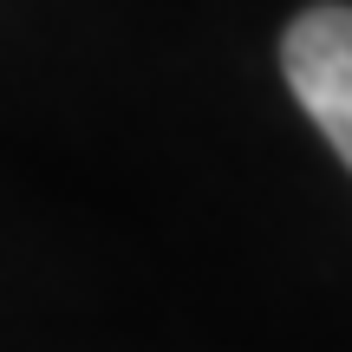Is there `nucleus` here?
<instances>
[{"label":"nucleus","instance_id":"obj_1","mask_svg":"<svg viewBox=\"0 0 352 352\" xmlns=\"http://www.w3.org/2000/svg\"><path fill=\"white\" fill-rule=\"evenodd\" d=\"M280 72H287L300 111L327 131V144L352 170V7L320 0L280 39Z\"/></svg>","mask_w":352,"mask_h":352}]
</instances>
